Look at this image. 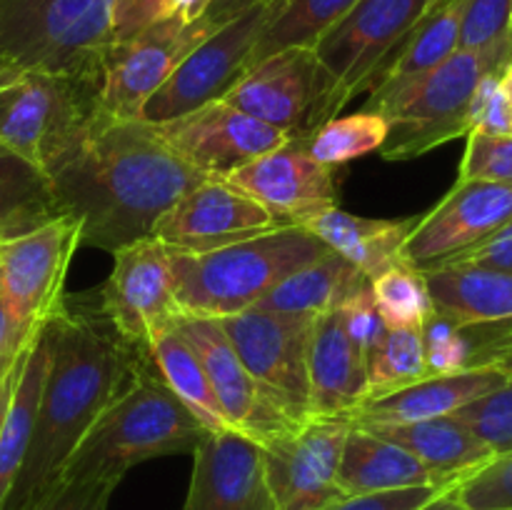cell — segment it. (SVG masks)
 Instances as JSON below:
<instances>
[{
  "instance_id": "11a10c76",
  "label": "cell",
  "mask_w": 512,
  "mask_h": 510,
  "mask_svg": "<svg viewBox=\"0 0 512 510\" xmlns=\"http://www.w3.org/2000/svg\"><path fill=\"white\" fill-rule=\"evenodd\" d=\"M500 83H503V93H505V98H508V103L512 108V63L508 65V68H505L503 80H500Z\"/></svg>"
},
{
  "instance_id": "d6986e66",
  "label": "cell",
  "mask_w": 512,
  "mask_h": 510,
  "mask_svg": "<svg viewBox=\"0 0 512 510\" xmlns=\"http://www.w3.org/2000/svg\"><path fill=\"white\" fill-rule=\"evenodd\" d=\"M223 180L268 210L278 225H305L338 205L333 170L320 165L300 138L240 165Z\"/></svg>"
},
{
  "instance_id": "8d00e7d4",
  "label": "cell",
  "mask_w": 512,
  "mask_h": 510,
  "mask_svg": "<svg viewBox=\"0 0 512 510\" xmlns=\"http://www.w3.org/2000/svg\"><path fill=\"white\" fill-rule=\"evenodd\" d=\"M455 415L495 455L512 453V375L505 378L503 385L468 403Z\"/></svg>"
},
{
  "instance_id": "cb8c5ba5",
  "label": "cell",
  "mask_w": 512,
  "mask_h": 510,
  "mask_svg": "<svg viewBox=\"0 0 512 510\" xmlns=\"http://www.w3.org/2000/svg\"><path fill=\"white\" fill-rule=\"evenodd\" d=\"M508 375L490 365H473L448 375H428L385 398L368 400L353 415L355 425L415 423V420L455 415L473 400L505 383Z\"/></svg>"
},
{
  "instance_id": "f546056e",
  "label": "cell",
  "mask_w": 512,
  "mask_h": 510,
  "mask_svg": "<svg viewBox=\"0 0 512 510\" xmlns=\"http://www.w3.org/2000/svg\"><path fill=\"white\" fill-rule=\"evenodd\" d=\"M48 360V335H45L43 328L30 340L13 398H10L3 425H0V510H3L5 500H8L10 490H13L15 480L20 475V468L25 463L35 413H38L40 390H43L45 373H48Z\"/></svg>"
},
{
  "instance_id": "f5cc1de1",
  "label": "cell",
  "mask_w": 512,
  "mask_h": 510,
  "mask_svg": "<svg viewBox=\"0 0 512 510\" xmlns=\"http://www.w3.org/2000/svg\"><path fill=\"white\" fill-rule=\"evenodd\" d=\"M25 353H28V348H25L23 353L18 355V360H15V365H13V368L8 370V375H5V378L0 380V425H3L5 410H8V403H10V398H13V390H15V383H18L20 368H23Z\"/></svg>"
},
{
  "instance_id": "8fae6325",
  "label": "cell",
  "mask_w": 512,
  "mask_h": 510,
  "mask_svg": "<svg viewBox=\"0 0 512 510\" xmlns=\"http://www.w3.org/2000/svg\"><path fill=\"white\" fill-rule=\"evenodd\" d=\"M275 10V0H263L238 18L215 28L200 40L173 70L163 88L145 103L140 120L168 123L213 100H223L248 73L250 55Z\"/></svg>"
},
{
  "instance_id": "83f0119b",
  "label": "cell",
  "mask_w": 512,
  "mask_h": 510,
  "mask_svg": "<svg viewBox=\"0 0 512 510\" xmlns=\"http://www.w3.org/2000/svg\"><path fill=\"white\" fill-rule=\"evenodd\" d=\"M465 0H438L373 75L368 93H385L428 73L458 50Z\"/></svg>"
},
{
  "instance_id": "52a82bcc",
  "label": "cell",
  "mask_w": 512,
  "mask_h": 510,
  "mask_svg": "<svg viewBox=\"0 0 512 510\" xmlns=\"http://www.w3.org/2000/svg\"><path fill=\"white\" fill-rule=\"evenodd\" d=\"M433 8V0H358L313 45L323 73V123L360 90H368L405 35Z\"/></svg>"
},
{
  "instance_id": "ac0fdd59",
  "label": "cell",
  "mask_w": 512,
  "mask_h": 510,
  "mask_svg": "<svg viewBox=\"0 0 512 510\" xmlns=\"http://www.w3.org/2000/svg\"><path fill=\"white\" fill-rule=\"evenodd\" d=\"M165 143L205 178H228L260 155L288 145L290 135L225 100H213L193 113L155 125Z\"/></svg>"
},
{
  "instance_id": "ffe728a7",
  "label": "cell",
  "mask_w": 512,
  "mask_h": 510,
  "mask_svg": "<svg viewBox=\"0 0 512 510\" xmlns=\"http://www.w3.org/2000/svg\"><path fill=\"white\" fill-rule=\"evenodd\" d=\"M273 228H280L273 215L228 180L203 178L158 220L153 235L168 250L203 253Z\"/></svg>"
},
{
  "instance_id": "d590c367",
  "label": "cell",
  "mask_w": 512,
  "mask_h": 510,
  "mask_svg": "<svg viewBox=\"0 0 512 510\" xmlns=\"http://www.w3.org/2000/svg\"><path fill=\"white\" fill-rule=\"evenodd\" d=\"M370 293L388 330L423 328L425 320L433 315L423 273L403 258L393 260L388 268L370 278Z\"/></svg>"
},
{
  "instance_id": "9a60e30c",
  "label": "cell",
  "mask_w": 512,
  "mask_h": 510,
  "mask_svg": "<svg viewBox=\"0 0 512 510\" xmlns=\"http://www.w3.org/2000/svg\"><path fill=\"white\" fill-rule=\"evenodd\" d=\"M512 218V185L458 178L450 193L415 220L400 258L418 270L438 268L483 243Z\"/></svg>"
},
{
  "instance_id": "5b68a950",
  "label": "cell",
  "mask_w": 512,
  "mask_h": 510,
  "mask_svg": "<svg viewBox=\"0 0 512 510\" xmlns=\"http://www.w3.org/2000/svg\"><path fill=\"white\" fill-rule=\"evenodd\" d=\"M512 63V35L480 50L458 48L428 73L385 93H370L365 110L388 120L385 160H413L465 138L468 110L480 80Z\"/></svg>"
},
{
  "instance_id": "836d02e7",
  "label": "cell",
  "mask_w": 512,
  "mask_h": 510,
  "mask_svg": "<svg viewBox=\"0 0 512 510\" xmlns=\"http://www.w3.org/2000/svg\"><path fill=\"white\" fill-rule=\"evenodd\" d=\"M365 373H368V400L385 398L428 378L423 328L388 330L383 340L365 355Z\"/></svg>"
},
{
  "instance_id": "603a6c76",
  "label": "cell",
  "mask_w": 512,
  "mask_h": 510,
  "mask_svg": "<svg viewBox=\"0 0 512 510\" xmlns=\"http://www.w3.org/2000/svg\"><path fill=\"white\" fill-rule=\"evenodd\" d=\"M310 415L350 418L368 400L365 355L350 340L340 310L318 315L308 343Z\"/></svg>"
},
{
  "instance_id": "681fc988",
  "label": "cell",
  "mask_w": 512,
  "mask_h": 510,
  "mask_svg": "<svg viewBox=\"0 0 512 510\" xmlns=\"http://www.w3.org/2000/svg\"><path fill=\"white\" fill-rule=\"evenodd\" d=\"M258 3H263V0H213L210 8L205 10L203 23L208 25L210 30H215L220 28V25L228 23V20L238 18L240 13H245V10H250Z\"/></svg>"
},
{
  "instance_id": "4fadbf2b",
  "label": "cell",
  "mask_w": 512,
  "mask_h": 510,
  "mask_svg": "<svg viewBox=\"0 0 512 510\" xmlns=\"http://www.w3.org/2000/svg\"><path fill=\"white\" fill-rule=\"evenodd\" d=\"M100 310L125 345L148 355L150 340L183 313L163 240L148 235L113 250V270L100 288Z\"/></svg>"
},
{
  "instance_id": "c3c4849f",
  "label": "cell",
  "mask_w": 512,
  "mask_h": 510,
  "mask_svg": "<svg viewBox=\"0 0 512 510\" xmlns=\"http://www.w3.org/2000/svg\"><path fill=\"white\" fill-rule=\"evenodd\" d=\"M473 365H490V368L503 370L505 375H512V330L510 333L500 335V338L473 345L470 368H473Z\"/></svg>"
},
{
  "instance_id": "7c38bea8",
  "label": "cell",
  "mask_w": 512,
  "mask_h": 510,
  "mask_svg": "<svg viewBox=\"0 0 512 510\" xmlns=\"http://www.w3.org/2000/svg\"><path fill=\"white\" fill-rule=\"evenodd\" d=\"M248 373L260 383L293 425L308 423V343L315 318L248 308L218 318Z\"/></svg>"
},
{
  "instance_id": "e575fe53",
  "label": "cell",
  "mask_w": 512,
  "mask_h": 510,
  "mask_svg": "<svg viewBox=\"0 0 512 510\" xmlns=\"http://www.w3.org/2000/svg\"><path fill=\"white\" fill-rule=\"evenodd\" d=\"M388 138V120L373 110H358L343 118H330L320 123L308 138H300L305 150L325 168H338L355 158L383 148Z\"/></svg>"
},
{
  "instance_id": "2e32d148",
  "label": "cell",
  "mask_w": 512,
  "mask_h": 510,
  "mask_svg": "<svg viewBox=\"0 0 512 510\" xmlns=\"http://www.w3.org/2000/svg\"><path fill=\"white\" fill-rule=\"evenodd\" d=\"M183 338L198 355L205 375L210 380L220 410L233 433L245 435L258 445L300 428L283 415V410L260 388L258 380L248 373L238 350L230 343L223 323L208 315L180 313L175 320Z\"/></svg>"
},
{
  "instance_id": "e0dca14e",
  "label": "cell",
  "mask_w": 512,
  "mask_h": 510,
  "mask_svg": "<svg viewBox=\"0 0 512 510\" xmlns=\"http://www.w3.org/2000/svg\"><path fill=\"white\" fill-rule=\"evenodd\" d=\"M323 98L313 48H285L248 68L223 100L298 140L323 123Z\"/></svg>"
},
{
  "instance_id": "3957f363",
  "label": "cell",
  "mask_w": 512,
  "mask_h": 510,
  "mask_svg": "<svg viewBox=\"0 0 512 510\" xmlns=\"http://www.w3.org/2000/svg\"><path fill=\"white\" fill-rule=\"evenodd\" d=\"M168 253L180 310L228 318L255 308L275 285L330 250L303 225H280L203 253Z\"/></svg>"
},
{
  "instance_id": "5bb4252c",
  "label": "cell",
  "mask_w": 512,
  "mask_h": 510,
  "mask_svg": "<svg viewBox=\"0 0 512 510\" xmlns=\"http://www.w3.org/2000/svg\"><path fill=\"white\" fill-rule=\"evenodd\" d=\"M350 428V418H310L260 445L275 508L325 510L345 498L338 468Z\"/></svg>"
},
{
  "instance_id": "7dc6e473",
  "label": "cell",
  "mask_w": 512,
  "mask_h": 510,
  "mask_svg": "<svg viewBox=\"0 0 512 510\" xmlns=\"http://www.w3.org/2000/svg\"><path fill=\"white\" fill-rule=\"evenodd\" d=\"M450 263L480 265V268L503 270V273L512 275V218L503 225V228L495 230L490 238H485L483 243L470 248L468 253L458 255V258L450 260Z\"/></svg>"
},
{
  "instance_id": "db71d44e",
  "label": "cell",
  "mask_w": 512,
  "mask_h": 510,
  "mask_svg": "<svg viewBox=\"0 0 512 510\" xmlns=\"http://www.w3.org/2000/svg\"><path fill=\"white\" fill-rule=\"evenodd\" d=\"M420 510H470V508L460 503V500L455 498L453 488H450V490H443V493H440L438 498L430 500V503H425Z\"/></svg>"
},
{
  "instance_id": "f907efd6",
  "label": "cell",
  "mask_w": 512,
  "mask_h": 510,
  "mask_svg": "<svg viewBox=\"0 0 512 510\" xmlns=\"http://www.w3.org/2000/svg\"><path fill=\"white\" fill-rule=\"evenodd\" d=\"M23 350H20L18 345H15L13 333H10L8 315H5L3 300H0V380H3L5 375H8V370L13 368L15 360H18V355L23 353Z\"/></svg>"
},
{
  "instance_id": "d6a6232c",
  "label": "cell",
  "mask_w": 512,
  "mask_h": 510,
  "mask_svg": "<svg viewBox=\"0 0 512 510\" xmlns=\"http://www.w3.org/2000/svg\"><path fill=\"white\" fill-rule=\"evenodd\" d=\"M53 215L55 208L45 175L0 145V238L33 230Z\"/></svg>"
},
{
  "instance_id": "4316f807",
  "label": "cell",
  "mask_w": 512,
  "mask_h": 510,
  "mask_svg": "<svg viewBox=\"0 0 512 510\" xmlns=\"http://www.w3.org/2000/svg\"><path fill=\"white\" fill-rule=\"evenodd\" d=\"M413 225L415 218H363V215H353L338 205H330L323 213L310 218L303 228L313 233L330 253L355 265L365 278H375L380 270L400 258V248Z\"/></svg>"
},
{
  "instance_id": "816d5d0a",
  "label": "cell",
  "mask_w": 512,
  "mask_h": 510,
  "mask_svg": "<svg viewBox=\"0 0 512 510\" xmlns=\"http://www.w3.org/2000/svg\"><path fill=\"white\" fill-rule=\"evenodd\" d=\"M213 0H168L165 3V18H180L183 23H195L205 15Z\"/></svg>"
},
{
  "instance_id": "f1b7e54d",
  "label": "cell",
  "mask_w": 512,
  "mask_h": 510,
  "mask_svg": "<svg viewBox=\"0 0 512 510\" xmlns=\"http://www.w3.org/2000/svg\"><path fill=\"white\" fill-rule=\"evenodd\" d=\"M365 285H370V278H365L355 265L340 255L328 253L288 275L255 308L280 315L318 318L330 310H338Z\"/></svg>"
},
{
  "instance_id": "44dd1931",
  "label": "cell",
  "mask_w": 512,
  "mask_h": 510,
  "mask_svg": "<svg viewBox=\"0 0 512 510\" xmlns=\"http://www.w3.org/2000/svg\"><path fill=\"white\" fill-rule=\"evenodd\" d=\"M183 510H278L265 475L263 448L233 430L205 435L193 450Z\"/></svg>"
},
{
  "instance_id": "f35d334b",
  "label": "cell",
  "mask_w": 512,
  "mask_h": 510,
  "mask_svg": "<svg viewBox=\"0 0 512 510\" xmlns=\"http://www.w3.org/2000/svg\"><path fill=\"white\" fill-rule=\"evenodd\" d=\"M423 343L430 375H448L470 368L473 345H470L468 333L443 315L433 313L425 320Z\"/></svg>"
},
{
  "instance_id": "ba28073f",
  "label": "cell",
  "mask_w": 512,
  "mask_h": 510,
  "mask_svg": "<svg viewBox=\"0 0 512 510\" xmlns=\"http://www.w3.org/2000/svg\"><path fill=\"white\" fill-rule=\"evenodd\" d=\"M80 245V223L53 215L33 230L0 238V300L20 350L63 303L65 275Z\"/></svg>"
},
{
  "instance_id": "ee69618b",
  "label": "cell",
  "mask_w": 512,
  "mask_h": 510,
  "mask_svg": "<svg viewBox=\"0 0 512 510\" xmlns=\"http://www.w3.org/2000/svg\"><path fill=\"white\" fill-rule=\"evenodd\" d=\"M340 318H343L345 330H348L350 340L363 350V355H368L375 345L383 340V335L388 333L383 318H380L378 308H375L373 293H370V285H365L363 290L353 295V298L345 300L340 305Z\"/></svg>"
},
{
  "instance_id": "d4e9b609",
  "label": "cell",
  "mask_w": 512,
  "mask_h": 510,
  "mask_svg": "<svg viewBox=\"0 0 512 510\" xmlns=\"http://www.w3.org/2000/svg\"><path fill=\"white\" fill-rule=\"evenodd\" d=\"M363 428L413 453L448 488L458 485L460 480L495 458L493 450L458 415L415 420V423L363 425Z\"/></svg>"
},
{
  "instance_id": "74e56055",
  "label": "cell",
  "mask_w": 512,
  "mask_h": 510,
  "mask_svg": "<svg viewBox=\"0 0 512 510\" xmlns=\"http://www.w3.org/2000/svg\"><path fill=\"white\" fill-rule=\"evenodd\" d=\"M455 498L470 510H512V453L495 455L458 485Z\"/></svg>"
},
{
  "instance_id": "7bdbcfd3",
  "label": "cell",
  "mask_w": 512,
  "mask_h": 510,
  "mask_svg": "<svg viewBox=\"0 0 512 510\" xmlns=\"http://www.w3.org/2000/svg\"><path fill=\"white\" fill-rule=\"evenodd\" d=\"M503 73L505 70H498L480 80L468 110L470 133L512 135V108L503 93V83H500Z\"/></svg>"
},
{
  "instance_id": "bcb514c9",
  "label": "cell",
  "mask_w": 512,
  "mask_h": 510,
  "mask_svg": "<svg viewBox=\"0 0 512 510\" xmlns=\"http://www.w3.org/2000/svg\"><path fill=\"white\" fill-rule=\"evenodd\" d=\"M165 3L168 0H113V40H125L163 20Z\"/></svg>"
},
{
  "instance_id": "484cf974",
  "label": "cell",
  "mask_w": 512,
  "mask_h": 510,
  "mask_svg": "<svg viewBox=\"0 0 512 510\" xmlns=\"http://www.w3.org/2000/svg\"><path fill=\"white\" fill-rule=\"evenodd\" d=\"M338 485L343 495L385 493V490L418 488V485L448 488L413 453L355 423L340 455Z\"/></svg>"
},
{
  "instance_id": "60d3db41",
  "label": "cell",
  "mask_w": 512,
  "mask_h": 510,
  "mask_svg": "<svg viewBox=\"0 0 512 510\" xmlns=\"http://www.w3.org/2000/svg\"><path fill=\"white\" fill-rule=\"evenodd\" d=\"M508 35H512V0H465L458 48H488Z\"/></svg>"
},
{
  "instance_id": "ab89813d",
  "label": "cell",
  "mask_w": 512,
  "mask_h": 510,
  "mask_svg": "<svg viewBox=\"0 0 512 510\" xmlns=\"http://www.w3.org/2000/svg\"><path fill=\"white\" fill-rule=\"evenodd\" d=\"M465 138L468 143L460 160L458 178L512 185V135L468 133Z\"/></svg>"
},
{
  "instance_id": "f6af8a7d",
  "label": "cell",
  "mask_w": 512,
  "mask_h": 510,
  "mask_svg": "<svg viewBox=\"0 0 512 510\" xmlns=\"http://www.w3.org/2000/svg\"><path fill=\"white\" fill-rule=\"evenodd\" d=\"M443 490L440 485H418V488L385 490V493H365V495H345L335 500L325 510H420L425 503L438 498Z\"/></svg>"
},
{
  "instance_id": "7402d4cb",
  "label": "cell",
  "mask_w": 512,
  "mask_h": 510,
  "mask_svg": "<svg viewBox=\"0 0 512 510\" xmlns=\"http://www.w3.org/2000/svg\"><path fill=\"white\" fill-rule=\"evenodd\" d=\"M433 313L468 333L470 345L500 338L512 330V275L468 263L420 270Z\"/></svg>"
},
{
  "instance_id": "30bf717a",
  "label": "cell",
  "mask_w": 512,
  "mask_h": 510,
  "mask_svg": "<svg viewBox=\"0 0 512 510\" xmlns=\"http://www.w3.org/2000/svg\"><path fill=\"white\" fill-rule=\"evenodd\" d=\"M213 30L180 18L155 20L140 33L113 40L105 48L95 75V105L110 118L140 120L145 103L165 85L185 55Z\"/></svg>"
},
{
  "instance_id": "7a4b0ae2",
  "label": "cell",
  "mask_w": 512,
  "mask_h": 510,
  "mask_svg": "<svg viewBox=\"0 0 512 510\" xmlns=\"http://www.w3.org/2000/svg\"><path fill=\"white\" fill-rule=\"evenodd\" d=\"M48 373L25 463L3 510H20L58 480L73 450L103 410L133 380L148 355L120 340L103 310L83 300L63 298L45 323Z\"/></svg>"
},
{
  "instance_id": "b9f144b4",
  "label": "cell",
  "mask_w": 512,
  "mask_h": 510,
  "mask_svg": "<svg viewBox=\"0 0 512 510\" xmlns=\"http://www.w3.org/2000/svg\"><path fill=\"white\" fill-rule=\"evenodd\" d=\"M115 480H55L20 510H108Z\"/></svg>"
},
{
  "instance_id": "277c9868",
  "label": "cell",
  "mask_w": 512,
  "mask_h": 510,
  "mask_svg": "<svg viewBox=\"0 0 512 510\" xmlns=\"http://www.w3.org/2000/svg\"><path fill=\"white\" fill-rule=\"evenodd\" d=\"M208 430L193 418L163 378L140 365L118 398L88 430L58 480H115L133 465L193 453Z\"/></svg>"
},
{
  "instance_id": "1f68e13d",
  "label": "cell",
  "mask_w": 512,
  "mask_h": 510,
  "mask_svg": "<svg viewBox=\"0 0 512 510\" xmlns=\"http://www.w3.org/2000/svg\"><path fill=\"white\" fill-rule=\"evenodd\" d=\"M355 3L358 0H275L273 15L250 55V68L278 50L313 48Z\"/></svg>"
},
{
  "instance_id": "6da1fadb",
  "label": "cell",
  "mask_w": 512,
  "mask_h": 510,
  "mask_svg": "<svg viewBox=\"0 0 512 510\" xmlns=\"http://www.w3.org/2000/svg\"><path fill=\"white\" fill-rule=\"evenodd\" d=\"M55 215L80 223V245L113 250L153 235L158 220L205 178L145 120L95 108L45 165Z\"/></svg>"
},
{
  "instance_id": "9c48e42d",
  "label": "cell",
  "mask_w": 512,
  "mask_h": 510,
  "mask_svg": "<svg viewBox=\"0 0 512 510\" xmlns=\"http://www.w3.org/2000/svg\"><path fill=\"white\" fill-rule=\"evenodd\" d=\"M95 108L88 80L0 65V145L40 173Z\"/></svg>"
},
{
  "instance_id": "9f6ffc18",
  "label": "cell",
  "mask_w": 512,
  "mask_h": 510,
  "mask_svg": "<svg viewBox=\"0 0 512 510\" xmlns=\"http://www.w3.org/2000/svg\"><path fill=\"white\" fill-rule=\"evenodd\" d=\"M435 3H438V0H433V5H435Z\"/></svg>"
},
{
  "instance_id": "8992f818",
  "label": "cell",
  "mask_w": 512,
  "mask_h": 510,
  "mask_svg": "<svg viewBox=\"0 0 512 510\" xmlns=\"http://www.w3.org/2000/svg\"><path fill=\"white\" fill-rule=\"evenodd\" d=\"M113 43V0H0V65L95 85Z\"/></svg>"
},
{
  "instance_id": "4dcf8cb0",
  "label": "cell",
  "mask_w": 512,
  "mask_h": 510,
  "mask_svg": "<svg viewBox=\"0 0 512 510\" xmlns=\"http://www.w3.org/2000/svg\"><path fill=\"white\" fill-rule=\"evenodd\" d=\"M148 358L155 365L163 383L178 395L180 403L208 433H228L230 425L220 410L210 380L200 365L198 355L178 330V325L160 330L148 345Z\"/></svg>"
}]
</instances>
